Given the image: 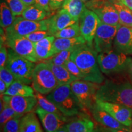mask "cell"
<instances>
[{"instance_id":"6da1fadb","label":"cell","mask_w":132,"mask_h":132,"mask_svg":"<svg viewBox=\"0 0 132 132\" xmlns=\"http://www.w3.org/2000/svg\"><path fill=\"white\" fill-rule=\"evenodd\" d=\"M97 54L95 48L86 44L75 50L70 59L75 62L84 73V80L100 85L105 78L98 65Z\"/></svg>"},{"instance_id":"7a4b0ae2","label":"cell","mask_w":132,"mask_h":132,"mask_svg":"<svg viewBox=\"0 0 132 132\" xmlns=\"http://www.w3.org/2000/svg\"><path fill=\"white\" fill-rule=\"evenodd\" d=\"M100 86L95 100L112 102L132 108V84L130 81L105 80Z\"/></svg>"},{"instance_id":"3957f363","label":"cell","mask_w":132,"mask_h":132,"mask_svg":"<svg viewBox=\"0 0 132 132\" xmlns=\"http://www.w3.org/2000/svg\"><path fill=\"white\" fill-rule=\"evenodd\" d=\"M66 117L75 116L85 109L72 91L70 85H59L47 95Z\"/></svg>"},{"instance_id":"277c9868","label":"cell","mask_w":132,"mask_h":132,"mask_svg":"<svg viewBox=\"0 0 132 132\" xmlns=\"http://www.w3.org/2000/svg\"><path fill=\"white\" fill-rule=\"evenodd\" d=\"M131 60L132 58L128 57L127 54L113 49L100 53L97 56L100 70L106 75L127 72Z\"/></svg>"},{"instance_id":"5b68a950","label":"cell","mask_w":132,"mask_h":132,"mask_svg":"<svg viewBox=\"0 0 132 132\" xmlns=\"http://www.w3.org/2000/svg\"><path fill=\"white\" fill-rule=\"evenodd\" d=\"M36 64L21 56L11 48L8 49L6 67L14 75L15 80L29 85L32 82V75Z\"/></svg>"},{"instance_id":"8992f818","label":"cell","mask_w":132,"mask_h":132,"mask_svg":"<svg viewBox=\"0 0 132 132\" xmlns=\"http://www.w3.org/2000/svg\"><path fill=\"white\" fill-rule=\"evenodd\" d=\"M32 86L36 92L48 95L59 86L52 69L45 62L36 64L32 75Z\"/></svg>"},{"instance_id":"52a82bcc","label":"cell","mask_w":132,"mask_h":132,"mask_svg":"<svg viewBox=\"0 0 132 132\" xmlns=\"http://www.w3.org/2000/svg\"><path fill=\"white\" fill-rule=\"evenodd\" d=\"M86 6L103 23L113 26L120 24L118 13L110 0H90L86 3Z\"/></svg>"},{"instance_id":"ba28073f","label":"cell","mask_w":132,"mask_h":132,"mask_svg":"<svg viewBox=\"0 0 132 132\" xmlns=\"http://www.w3.org/2000/svg\"><path fill=\"white\" fill-rule=\"evenodd\" d=\"M71 89L84 108L89 109L95 103V95L98 90L100 84L77 80L70 84Z\"/></svg>"},{"instance_id":"9c48e42d","label":"cell","mask_w":132,"mask_h":132,"mask_svg":"<svg viewBox=\"0 0 132 132\" xmlns=\"http://www.w3.org/2000/svg\"><path fill=\"white\" fill-rule=\"evenodd\" d=\"M37 31H48L47 19L34 21L18 16L11 26L5 29V34L6 36H26Z\"/></svg>"},{"instance_id":"30bf717a","label":"cell","mask_w":132,"mask_h":132,"mask_svg":"<svg viewBox=\"0 0 132 132\" xmlns=\"http://www.w3.org/2000/svg\"><path fill=\"white\" fill-rule=\"evenodd\" d=\"M119 25L113 26L100 21L94 39V48L100 53L113 49L117 31Z\"/></svg>"},{"instance_id":"8fae6325","label":"cell","mask_w":132,"mask_h":132,"mask_svg":"<svg viewBox=\"0 0 132 132\" xmlns=\"http://www.w3.org/2000/svg\"><path fill=\"white\" fill-rule=\"evenodd\" d=\"M6 44L16 53L30 61L34 63L40 61L36 54L34 43L24 36H6Z\"/></svg>"},{"instance_id":"7c38bea8","label":"cell","mask_w":132,"mask_h":132,"mask_svg":"<svg viewBox=\"0 0 132 132\" xmlns=\"http://www.w3.org/2000/svg\"><path fill=\"white\" fill-rule=\"evenodd\" d=\"M95 103L122 124L128 127L132 126V108L120 104L100 100H95Z\"/></svg>"},{"instance_id":"4fadbf2b","label":"cell","mask_w":132,"mask_h":132,"mask_svg":"<svg viewBox=\"0 0 132 132\" xmlns=\"http://www.w3.org/2000/svg\"><path fill=\"white\" fill-rule=\"evenodd\" d=\"M100 22L98 16L91 10L86 8L79 20V24L81 35L88 45H92V42Z\"/></svg>"},{"instance_id":"5bb4252c","label":"cell","mask_w":132,"mask_h":132,"mask_svg":"<svg viewBox=\"0 0 132 132\" xmlns=\"http://www.w3.org/2000/svg\"><path fill=\"white\" fill-rule=\"evenodd\" d=\"M1 98L4 103L8 104L15 111L23 115L31 113L37 105V100L36 96H11L4 95L1 97Z\"/></svg>"},{"instance_id":"9a60e30c","label":"cell","mask_w":132,"mask_h":132,"mask_svg":"<svg viewBox=\"0 0 132 132\" xmlns=\"http://www.w3.org/2000/svg\"><path fill=\"white\" fill-rule=\"evenodd\" d=\"M35 113L40 119L46 132H56L59 128L65 125L67 120V118L50 113L38 105L36 108Z\"/></svg>"},{"instance_id":"2e32d148","label":"cell","mask_w":132,"mask_h":132,"mask_svg":"<svg viewBox=\"0 0 132 132\" xmlns=\"http://www.w3.org/2000/svg\"><path fill=\"white\" fill-rule=\"evenodd\" d=\"M114 50L123 54H132V28L120 24L113 44Z\"/></svg>"},{"instance_id":"e0dca14e","label":"cell","mask_w":132,"mask_h":132,"mask_svg":"<svg viewBox=\"0 0 132 132\" xmlns=\"http://www.w3.org/2000/svg\"><path fill=\"white\" fill-rule=\"evenodd\" d=\"M90 110L94 119L97 122L100 123L105 127L112 128V129L122 130L131 131V127H128L122 124L106 111L99 108L96 103L93 105Z\"/></svg>"},{"instance_id":"ac0fdd59","label":"cell","mask_w":132,"mask_h":132,"mask_svg":"<svg viewBox=\"0 0 132 132\" xmlns=\"http://www.w3.org/2000/svg\"><path fill=\"white\" fill-rule=\"evenodd\" d=\"M77 22L78 21L74 20L70 14L63 9L59 10L55 15L47 19L48 31L52 36L54 33Z\"/></svg>"},{"instance_id":"d6986e66","label":"cell","mask_w":132,"mask_h":132,"mask_svg":"<svg viewBox=\"0 0 132 132\" xmlns=\"http://www.w3.org/2000/svg\"><path fill=\"white\" fill-rule=\"evenodd\" d=\"M86 44L81 36L73 38H56L53 44V50L55 55L64 50H76Z\"/></svg>"},{"instance_id":"ffe728a7","label":"cell","mask_w":132,"mask_h":132,"mask_svg":"<svg viewBox=\"0 0 132 132\" xmlns=\"http://www.w3.org/2000/svg\"><path fill=\"white\" fill-rule=\"evenodd\" d=\"M55 39L54 36H49L39 42L34 43L35 52L39 60H46L54 55L53 44Z\"/></svg>"},{"instance_id":"44dd1931","label":"cell","mask_w":132,"mask_h":132,"mask_svg":"<svg viewBox=\"0 0 132 132\" xmlns=\"http://www.w3.org/2000/svg\"><path fill=\"white\" fill-rule=\"evenodd\" d=\"M44 62H46L52 69L59 85H70L74 81L78 80L77 77L71 74L64 65H56L48 59L44 60Z\"/></svg>"},{"instance_id":"7402d4cb","label":"cell","mask_w":132,"mask_h":132,"mask_svg":"<svg viewBox=\"0 0 132 132\" xmlns=\"http://www.w3.org/2000/svg\"><path fill=\"white\" fill-rule=\"evenodd\" d=\"M68 132H95L94 123L89 118L81 117L65 124Z\"/></svg>"},{"instance_id":"603a6c76","label":"cell","mask_w":132,"mask_h":132,"mask_svg":"<svg viewBox=\"0 0 132 132\" xmlns=\"http://www.w3.org/2000/svg\"><path fill=\"white\" fill-rule=\"evenodd\" d=\"M20 132H44L35 113H28L21 118Z\"/></svg>"},{"instance_id":"cb8c5ba5","label":"cell","mask_w":132,"mask_h":132,"mask_svg":"<svg viewBox=\"0 0 132 132\" xmlns=\"http://www.w3.org/2000/svg\"><path fill=\"white\" fill-rule=\"evenodd\" d=\"M34 90L33 87L27 84L20 81L15 80L8 87L4 95H11V96L19 95V96L23 97H34L35 96Z\"/></svg>"},{"instance_id":"d4e9b609","label":"cell","mask_w":132,"mask_h":132,"mask_svg":"<svg viewBox=\"0 0 132 132\" xmlns=\"http://www.w3.org/2000/svg\"><path fill=\"white\" fill-rule=\"evenodd\" d=\"M86 8V3L82 0H65L61 9L67 11L74 20L79 21Z\"/></svg>"},{"instance_id":"484cf974","label":"cell","mask_w":132,"mask_h":132,"mask_svg":"<svg viewBox=\"0 0 132 132\" xmlns=\"http://www.w3.org/2000/svg\"><path fill=\"white\" fill-rule=\"evenodd\" d=\"M118 13L120 24L132 28V10L118 0H110Z\"/></svg>"},{"instance_id":"4316f807","label":"cell","mask_w":132,"mask_h":132,"mask_svg":"<svg viewBox=\"0 0 132 132\" xmlns=\"http://www.w3.org/2000/svg\"><path fill=\"white\" fill-rule=\"evenodd\" d=\"M49 14H50L37 5L32 4L26 7L21 16L26 20L39 21L46 19Z\"/></svg>"},{"instance_id":"83f0119b","label":"cell","mask_w":132,"mask_h":132,"mask_svg":"<svg viewBox=\"0 0 132 132\" xmlns=\"http://www.w3.org/2000/svg\"><path fill=\"white\" fill-rule=\"evenodd\" d=\"M16 18V16H14L12 14V11H11L6 2H4V1L1 2L0 5L1 28L3 29H6L14 23Z\"/></svg>"},{"instance_id":"f1b7e54d","label":"cell","mask_w":132,"mask_h":132,"mask_svg":"<svg viewBox=\"0 0 132 132\" xmlns=\"http://www.w3.org/2000/svg\"><path fill=\"white\" fill-rule=\"evenodd\" d=\"M35 96L37 100L38 106L41 107L45 111L50 112V113L56 114L60 116L61 117L67 118L61 112L60 110L57 108V107L52 102L49 100L47 97H44L42 94L36 92Z\"/></svg>"},{"instance_id":"f546056e","label":"cell","mask_w":132,"mask_h":132,"mask_svg":"<svg viewBox=\"0 0 132 132\" xmlns=\"http://www.w3.org/2000/svg\"><path fill=\"white\" fill-rule=\"evenodd\" d=\"M53 36L56 38H73L81 36L79 21L54 33Z\"/></svg>"},{"instance_id":"4dcf8cb0","label":"cell","mask_w":132,"mask_h":132,"mask_svg":"<svg viewBox=\"0 0 132 132\" xmlns=\"http://www.w3.org/2000/svg\"><path fill=\"white\" fill-rule=\"evenodd\" d=\"M23 116V114L16 113L8 104L4 102V106H3V108L2 111H1V114H0V125H1V128L2 129L5 123L7 122V121H9V120L16 118H21Z\"/></svg>"},{"instance_id":"1f68e13d","label":"cell","mask_w":132,"mask_h":132,"mask_svg":"<svg viewBox=\"0 0 132 132\" xmlns=\"http://www.w3.org/2000/svg\"><path fill=\"white\" fill-rule=\"evenodd\" d=\"M75 50H64L56 54L51 58L48 59L50 61L58 65H64L69 59H70L71 55Z\"/></svg>"},{"instance_id":"d6a6232c","label":"cell","mask_w":132,"mask_h":132,"mask_svg":"<svg viewBox=\"0 0 132 132\" xmlns=\"http://www.w3.org/2000/svg\"><path fill=\"white\" fill-rule=\"evenodd\" d=\"M6 2L15 16L21 15L27 7L21 0H6Z\"/></svg>"},{"instance_id":"836d02e7","label":"cell","mask_w":132,"mask_h":132,"mask_svg":"<svg viewBox=\"0 0 132 132\" xmlns=\"http://www.w3.org/2000/svg\"><path fill=\"white\" fill-rule=\"evenodd\" d=\"M64 65L65 66V68L69 71V72L71 74H72L73 76L77 77L78 80H85L84 73H82L81 69L79 68L78 66L72 59H69Z\"/></svg>"},{"instance_id":"e575fe53","label":"cell","mask_w":132,"mask_h":132,"mask_svg":"<svg viewBox=\"0 0 132 132\" xmlns=\"http://www.w3.org/2000/svg\"><path fill=\"white\" fill-rule=\"evenodd\" d=\"M21 118H13L7 121L3 127V132H20Z\"/></svg>"},{"instance_id":"d590c367","label":"cell","mask_w":132,"mask_h":132,"mask_svg":"<svg viewBox=\"0 0 132 132\" xmlns=\"http://www.w3.org/2000/svg\"><path fill=\"white\" fill-rule=\"evenodd\" d=\"M49 36H52V34L50 33L48 31H37L30 33L24 37H26L33 43H36Z\"/></svg>"},{"instance_id":"8d00e7d4","label":"cell","mask_w":132,"mask_h":132,"mask_svg":"<svg viewBox=\"0 0 132 132\" xmlns=\"http://www.w3.org/2000/svg\"><path fill=\"white\" fill-rule=\"evenodd\" d=\"M0 79L6 84L7 88L15 80L13 74L6 67L0 68Z\"/></svg>"},{"instance_id":"74e56055","label":"cell","mask_w":132,"mask_h":132,"mask_svg":"<svg viewBox=\"0 0 132 132\" xmlns=\"http://www.w3.org/2000/svg\"><path fill=\"white\" fill-rule=\"evenodd\" d=\"M8 58V50L5 47L4 44H1L0 46V68L6 67Z\"/></svg>"},{"instance_id":"f35d334b","label":"cell","mask_w":132,"mask_h":132,"mask_svg":"<svg viewBox=\"0 0 132 132\" xmlns=\"http://www.w3.org/2000/svg\"><path fill=\"white\" fill-rule=\"evenodd\" d=\"M34 4L44 9L49 14H51L52 12V10L50 7V0H35Z\"/></svg>"},{"instance_id":"ab89813d","label":"cell","mask_w":132,"mask_h":132,"mask_svg":"<svg viewBox=\"0 0 132 132\" xmlns=\"http://www.w3.org/2000/svg\"><path fill=\"white\" fill-rule=\"evenodd\" d=\"M65 0H50V7L52 11L62 8Z\"/></svg>"},{"instance_id":"60d3db41","label":"cell","mask_w":132,"mask_h":132,"mask_svg":"<svg viewBox=\"0 0 132 132\" xmlns=\"http://www.w3.org/2000/svg\"><path fill=\"white\" fill-rule=\"evenodd\" d=\"M7 89V86L6 84L3 81L0 80V94H1V97L4 95V94Z\"/></svg>"},{"instance_id":"b9f144b4","label":"cell","mask_w":132,"mask_h":132,"mask_svg":"<svg viewBox=\"0 0 132 132\" xmlns=\"http://www.w3.org/2000/svg\"><path fill=\"white\" fill-rule=\"evenodd\" d=\"M132 10V0H118Z\"/></svg>"},{"instance_id":"7bdbcfd3","label":"cell","mask_w":132,"mask_h":132,"mask_svg":"<svg viewBox=\"0 0 132 132\" xmlns=\"http://www.w3.org/2000/svg\"><path fill=\"white\" fill-rule=\"evenodd\" d=\"M127 72L128 77H129L130 82H131L132 84V60L131 61V62H130Z\"/></svg>"},{"instance_id":"ee69618b","label":"cell","mask_w":132,"mask_h":132,"mask_svg":"<svg viewBox=\"0 0 132 132\" xmlns=\"http://www.w3.org/2000/svg\"><path fill=\"white\" fill-rule=\"evenodd\" d=\"M26 6H31V5L34 4L35 3V0H21Z\"/></svg>"},{"instance_id":"f6af8a7d","label":"cell","mask_w":132,"mask_h":132,"mask_svg":"<svg viewBox=\"0 0 132 132\" xmlns=\"http://www.w3.org/2000/svg\"><path fill=\"white\" fill-rule=\"evenodd\" d=\"M97 130V132H110L109 130H108V128L105 127H104L102 125L101 127H99L98 128H96Z\"/></svg>"},{"instance_id":"bcb514c9","label":"cell","mask_w":132,"mask_h":132,"mask_svg":"<svg viewBox=\"0 0 132 132\" xmlns=\"http://www.w3.org/2000/svg\"><path fill=\"white\" fill-rule=\"evenodd\" d=\"M107 128V127H106ZM108 130L110 132H131L130 131H126V130H117V129H112V128H107Z\"/></svg>"},{"instance_id":"7dc6e473","label":"cell","mask_w":132,"mask_h":132,"mask_svg":"<svg viewBox=\"0 0 132 132\" xmlns=\"http://www.w3.org/2000/svg\"><path fill=\"white\" fill-rule=\"evenodd\" d=\"M56 132H68L67 130V128H66L65 125H64V126H62V127H61L59 129L57 130Z\"/></svg>"},{"instance_id":"c3c4849f","label":"cell","mask_w":132,"mask_h":132,"mask_svg":"<svg viewBox=\"0 0 132 132\" xmlns=\"http://www.w3.org/2000/svg\"><path fill=\"white\" fill-rule=\"evenodd\" d=\"M82 1H84V2H87V1H90V0H82Z\"/></svg>"},{"instance_id":"681fc988","label":"cell","mask_w":132,"mask_h":132,"mask_svg":"<svg viewBox=\"0 0 132 132\" xmlns=\"http://www.w3.org/2000/svg\"><path fill=\"white\" fill-rule=\"evenodd\" d=\"M95 132H97V129H95Z\"/></svg>"}]
</instances>
